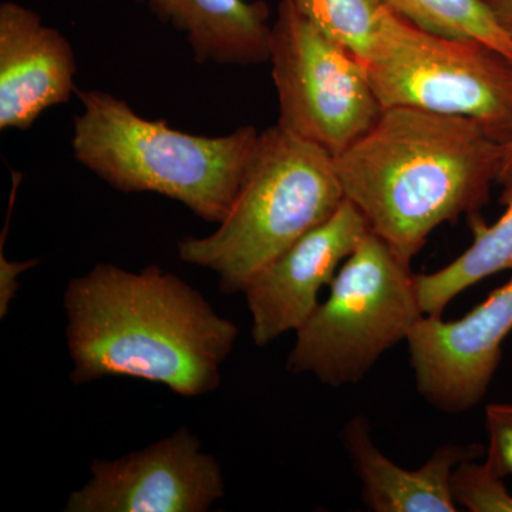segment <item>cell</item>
Instances as JSON below:
<instances>
[{"instance_id": "1", "label": "cell", "mask_w": 512, "mask_h": 512, "mask_svg": "<svg viewBox=\"0 0 512 512\" xmlns=\"http://www.w3.org/2000/svg\"><path fill=\"white\" fill-rule=\"evenodd\" d=\"M63 305L74 384L134 377L202 396L220 386L239 335L197 289L157 265H94L70 281Z\"/></svg>"}, {"instance_id": "2", "label": "cell", "mask_w": 512, "mask_h": 512, "mask_svg": "<svg viewBox=\"0 0 512 512\" xmlns=\"http://www.w3.org/2000/svg\"><path fill=\"white\" fill-rule=\"evenodd\" d=\"M503 157L504 144L476 120L389 107L335 168L370 231L412 262L434 229L478 215Z\"/></svg>"}, {"instance_id": "3", "label": "cell", "mask_w": 512, "mask_h": 512, "mask_svg": "<svg viewBox=\"0 0 512 512\" xmlns=\"http://www.w3.org/2000/svg\"><path fill=\"white\" fill-rule=\"evenodd\" d=\"M74 158L121 192H156L221 224L237 200L258 141L255 127L221 137L194 136L147 120L101 90L76 89Z\"/></svg>"}, {"instance_id": "4", "label": "cell", "mask_w": 512, "mask_h": 512, "mask_svg": "<svg viewBox=\"0 0 512 512\" xmlns=\"http://www.w3.org/2000/svg\"><path fill=\"white\" fill-rule=\"evenodd\" d=\"M345 201L335 158L276 124L259 133L231 211L208 237L178 242L187 264L215 272L224 293L249 279Z\"/></svg>"}, {"instance_id": "5", "label": "cell", "mask_w": 512, "mask_h": 512, "mask_svg": "<svg viewBox=\"0 0 512 512\" xmlns=\"http://www.w3.org/2000/svg\"><path fill=\"white\" fill-rule=\"evenodd\" d=\"M423 316L410 262L370 231L296 330L286 367L332 387L359 383Z\"/></svg>"}, {"instance_id": "6", "label": "cell", "mask_w": 512, "mask_h": 512, "mask_svg": "<svg viewBox=\"0 0 512 512\" xmlns=\"http://www.w3.org/2000/svg\"><path fill=\"white\" fill-rule=\"evenodd\" d=\"M366 64L383 109L467 117L511 140L512 60L481 40L437 35L386 5Z\"/></svg>"}, {"instance_id": "7", "label": "cell", "mask_w": 512, "mask_h": 512, "mask_svg": "<svg viewBox=\"0 0 512 512\" xmlns=\"http://www.w3.org/2000/svg\"><path fill=\"white\" fill-rule=\"evenodd\" d=\"M269 63L278 94L276 124L333 158L382 116L365 60L282 0Z\"/></svg>"}, {"instance_id": "8", "label": "cell", "mask_w": 512, "mask_h": 512, "mask_svg": "<svg viewBox=\"0 0 512 512\" xmlns=\"http://www.w3.org/2000/svg\"><path fill=\"white\" fill-rule=\"evenodd\" d=\"M66 512H205L224 497L220 463L181 427L117 460H94Z\"/></svg>"}, {"instance_id": "9", "label": "cell", "mask_w": 512, "mask_h": 512, "mask_svg": "<svg viewBox=\"0 0 512 512\" xmlns=\"http://www.w3.org/2000/svg\"><path fill=\"white\" fill-rule=\"evenodd\" d=\"M512 332V278L458 320L426 316L406 342L417 392L434 409L460 414L484 399Z\"/></svg>"}, {"instance_id": "10", "label": "cell", "mask_w": 512, "mask_h": 512, "mask_svg": "<svg viewBox=\"0 0 512 512\" xmlns=\"http://www.w3.org/2000/svg\"><path fill=\"white\" fill-rule=\"evenodd\" d=\"M362 212L349 200L318 227L256 272L242 289L252 318V339L264 348L296 332L319 305L343 262L369 234Z\"/></svg>"}, {"instance_id": "11", "label": "cell", "mask_w": 512, "mask_h": 512, "mask_svg": "<svg viewBox=\"0 0 512 512\" xmlns=\"http://www.w3.org/2000/svg\"><path fill=\"white\" fill-rule=\"evenodd\" d=\"M76 56L59 30L16 2L0 6V130H28L43 111L67 103Z\"/></svg>"}, {"instance_id": "12", "label": "cell", "mask_w": 512, "mask_h": 512, "mask_svg": "<svg viewBox=\"0 0 512 512\" xmlns=\"http://www.w3.org/2000/svg\"><path fill=\"white\" fill-rule=\"evenodd\" d=\"M343 446L362 483V500L375 512H456L451 476L458 464L481 458L480 444H444L417 470H406L384 456L365 416L346 424Z\"/></svg>"}, {"instance_id": "13", "label": "cell", "mask_w": 512, "mask_h": 512, "mask_svg": "<svg viewBox=\"0 0 512 512\" xmlns=\"http://www.w3.org/2000/svg\"><path fill=\"white\" fill-rule=\"evenodd\" d=\"M183 33L198 63L261 64L271 55V10L264 0H138Z\"/></svg>"}, {"instance_id": "14", "label": "cell", "mask_w": 512, "mask_h": 512, "mask_svg": "<svg viewBox=\"0 0 512 512\" xmlns=\"http://www.w3.org/2000/svg\"><path fill=\"white\" fill-rule=\"evenodd\" d=\"M500 202L507 207L494 225L480 215L468 218L474 241L458 258L433 274L416 275L421 309L426 316H441L448 303L488 276L512 271V170L500 181Z\"/></svg>"}, {"instance_id": "15", "label": "cell", "mask_w": 512, "mask_h": 512, "mask_svg": "<svg viewBox=\"0 0 512 512\" xmlns=\"http://www.w3.org/2000/svg\"><path fill=\"white\" fill-rule=\"evenodd\" d=\"M389 8L437 35L476 39L512 60V39L483 0H384Z\"/></svg>"}, {"instance_id": "16", "label": "cell", "mask_w": 512, "mask_h": 512, "mask_svg": "<svg viewBox=\"0 0 512 512\" xmlns=\"http://www.w3.org/2000/svg\"><path fill=\"white\" fill-rule=\"evenodd\" d=\"M289 3L313 25L338 40L360 59L367 62L380 16L386 8L384 0H282Z\"/></svg>"}, {"instance_id": "17", "label": "cell", "mask_w": 512, "mask_h": 512, "mask_svg": "<svg viewBox=\"0 0 512 512\" xmlns=\"http://www.w3.org/2000/svg\"><path fill=\"white\" fill-rule=\"evenodd\" d=\"M470 458L458 464L451 476V491L457 505L470 512H512V494L504 478L487 460Z\"/></svg>"}, {"instance_id": "18", "label": "cell", "mask_w": 512, "mask_h": 512, "mask_svg": "<svg viewBox=\"0 0 512 512\" xmlns=\"http://www.w3.org/2000/svg\"><path fill=\"white\" fill-rule=\"evenodd\" d=\"M485 426L488 431L485 460L500 476H512V404H488Z\"/></svg>"}, {"instance_id": "19", "label": "cell", "mask_w": 512, "mask_h": 512, "mask_svg": "<svg viewBox=\"0 0 512 512\" xmlns=\"http://www.w3.org/2000/svg\"><path fill=\"white\" fill-rule=\"evenodd\" d=\"M501 29L512 39V0H483Z\"/></svg>"}, {"instance_id": "20", "label": "cell", "mask_w": 512, "mask_h": 512, "mask_svg": "<svg viewBox=\"0 0 512 512\" xmlns=\"http://www.w3.org/2000/svg\"><path fill=\"white\" fill-rule=\"evenodd\" d=\"M512 170V138L508 141L504 146V157H503V168H501L500 178H498V183L510 173Z\"/></svg>"}]
</instances>
